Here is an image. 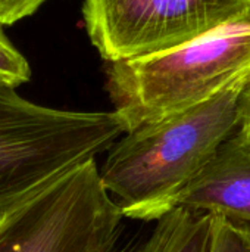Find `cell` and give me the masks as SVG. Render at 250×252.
<instances>
[{"label": "cell", "instance_id": "cell-1", "mask_svg": "<svg viewBox=\"0 0 250 252\" xmlns=\"http://www.w3.org/2000/svg\"><path fill=\"white\" fill-rule=\"evenodd\" d=\"M250 69L211 99L127 131L108 151L100 179L124 219L155 223L239 130Z\"/></svg>", "mask_w": 250, "mask_h": 252}, {"label": "cell", "instance_id": "cell-2", "mask_svg": "<svg viewBox=\"0 0 250 252\" xmlns=\"http://www.w3.org/2000/svg\"><path fill=\"white\" fill-rule=\"evenodd\" d=\"M250 69V7L175 49L111 63L108 92L127 131L199 105Z\"/></svg>", "mask_w": 250, "mask_h": 252}, {"label": "cell", "instance_id": "cell-3", "mask_svg": "<svg viewBox=\"0 0 250 252\" xmlns=\"http://www.w3.org/2000/svg\"><path fill=\"white\" fill-rule=\"evenodd\" d=\"M127 133L115 112H77L25 100L0 81V211L96 159Z\"/></svg>", "mask_w": 250, "mask_h": 252}, {"label": "cell", "instance_id": "cell-4", "mask_svg": "<svg viewBox=\"0 0 250 252\" xmlns=\"http://www.w3.org/2000/svg\"><path fill=\"white\" fill-rule=\"evenodd\" d=\"M96 159L0 211V252H134Z\"/></svg>", "mask_w": 250, "mask_h": 252}, {"label": "cell", "instance_id": "cell-5", "mask_svg": "<svg viewBox=\"0 0 250 252\" xmlns=\"http://www.w3.org/2000/svg\"><path fill=\"white\" fill-rule=\"evenodd\" d=\"M250 7V0H84L93 46L109 63L158 55L199 38Z\"/></svg>", "mask_w": 250, "mask_h": 252}, {"label": "cell", "instance_id": "cell-6", "mask_svg": "<svg viewBox=\"0 0 250 252\" xmlns=\"http://www.w3.org/2000/svg\"><path fill=\"white\" fill-rule=\"evenodd\" d=\"M174 208L222 217L250 227V142L239 130L175 198Z\"/></svg>", "mask_w": 250, "mask_h": 252}, {"label": "cell", "instance_id": "cell-7", "mask_svg": "<svg viewBox=\"0 0 250 252\" xmlns=\"http://www.w3.org/2000/svg\"><path fill=\"white\" fill-rule=\"evenodd\" d=\"M212 216L174 208L139 239L134 252H209Z\"/></svg>", "mask_w": 250, "mask_h": 252}, {"label": "cell", "instance_id": "cell-8", "mask_svg": "<svg viewBox=\"0 0 250 252\" xmlns=\"http://www.w3.org/2000/svg\"><path fill=\"white\" fill-rule=\"evenodd\" d=\"M209 252H250V227L212 216Z\"/></svg>", "mask_w": 250, "mask_h": 252}, {"label": "cell", "instance_id": "cell-9", "mask_svg": "<svg viewBox=\"0 0 250 252\" xmlns=\"http://www.w3.org/2000/svg\"><path fill=\"white\" fill-rule=\"evenodd\" d=\"M31 78V68L27 59L16 50L0 28V81L16 89Z\"/></svg>", "mask_w": 250, "mask_h": 252}, {"label": "cell", "instance_id": "cell-10", "mask_svg": "<svg viewBox=\"0 0 250 252\" xmlns=\"http://www.w3.org/2000/svg\"><path fill=\"white\" fill-rule=\"evenodd\" d=\"M47 0H0V27L31 16Z\"/></svg>", "mask_w": 250, "mask_h": 252}, {"label": "cell", "instance_id": "cell-11", "mask_svg": "<svg viewBox=\"0 0 250 252\" xmlns=\"http://www.w3.org/2000/svg\"><path fill=\"white\" fill-rule=\"evenodd\" d=\"M239 133L250 142V81L245 89L240 100V126Z\"/></svg>", "mask_w": 250, "mask_h": 252}]
</instances>
